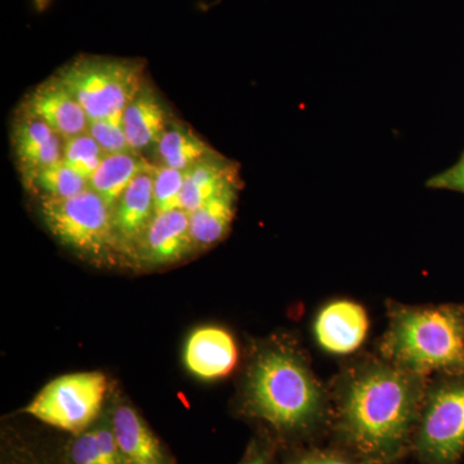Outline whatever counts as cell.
I'll return each mask as SVG.
<instances>
[{
	"label": "cell",
	"instance_id": "5",
	"mask_svg": "<svg viewBox=\"0 0 464 464\" xmlns=\"http://www.w3.org/2000/svg\"><path fill=\"white\" fill-rule=\"evenodd\" d=\"M411 454L420 464H462L464 372L429 380Z\"/></svg>",
	"mask_w": 464,
	"mask_h": 464
},
{
	"label": "cell",
	"instance_id": "1",
	"mask_svg": "<svg viewBox=\"0 0 464 464\" xmlns=\"http://www.w3.org/2000/svg\"><path fill=\"white\" fill-rule=\"evenodd\" d=\"M429 380L383 357L348 365L329 392L335 447L359 464H396L411 454Z\"/></svg>",
	"mask_w": 464,
	"mask_h": 464
},
{
	"label": "cell",
	"instance_id": "23",
	"mask_svg": "<svg viewBox=\"0 0 464 464\" xmlns=\"http://www.w3.org/2000/svg\"><path fill=\"white\" fill-rule=\"evenodd\" d=\"M154 208L155 215L182 209V191L185 172L164 166H154Z\"/></svg>",
	"mask_w": 464,
	"mask_h": 464
},
{
	"label": "cell",
	"instance_id": "8",
	"mask_svg": "<svg viewBox=\"0 0 464 464\" xmlns=\"http://www.w3.org/2000/svg\"><path fill=\"white\" fill-rule=\"evenodd\" d=\"M151 169L140 174L112 207V234L116 255L136 261L150 222L154 218V177Z\"/></svg>",
	"mask_w": 464,
	"mask_h": 464
},
{
	"label": "cell",
	"instance_id": "13",
	"mask_svg": "<svg viewBox=\"0 0 464 464\" xmlns=\"http://www.w3.org/2000/svg\"><path fill=\"white\" fill-rule=\"evenodd\" d=\"M369 332L365 308L350 299H337L317 314L314 333L326 353L348 355L362 346Z\"/></svg>",
	"mask_w": 464,
	"mask_h": 464
},
{
	"label": "cell",
	"instance_id": "24",
	"mask_svg": "<svg viewBox=\"0 0 464 464\" xmlns=\"http://www.w3.org/2000/svg\"><path fill=\"white\" fill-rule=\"evenodd\" d=\"M88 133L99 143L105 155L132 151L125 136L123 124L111 121H90Z\"/></svg>",
	"mask_w": 464,
	"mask_h": 464
},
{
	"label": "cell",
	"instance_id": "15",
	"mask_svg": "<svg viewBox=\"0 0 464 464\" xmlns=\"http://www.w3.org/2000/svg\"><path fill=\"white\" fill-rule=\"evenodd\" d=\"M169 123L170 115L166 105L148 83L125 108L121 119L130 150L137 154L157 145Z\"/></svg>",
	"mask_w": 464,
	"mask_h": 464
},
{
	"label": "cell",
	"instance_id": "19",
	"mask_svg": "<svg viewBox=\"0 0 464 464\" xmlns=\"http://www.w3.org/2000/svg\"><path fill=\"white\" fill-rule=\"evenodd\" d=\"M154 164H150L141 155L134 151L105 155L100 167L91 177L88 185L92 191L100 195L110 208L115 206L119 198L130 188V183L148 172Z\"/></svg>",
	"mask_w": 464,
	"mask_h": 464
},
{
	"label": "cell",
	"instance_id": "16",
	"mask_svg": "<svg viewBox=\"0 0 464 464\" xmlns=\"http://www.w3.org/2000/svg\"><path fill=\"white\" fill-rule=\"evenodd\" d=\"M237 168L221 155L204 159L185 172L181 208L188 215L226 188L239 185Z\"/></svg>",
	"mask_w": 464,
	"mask_h": 464
},
{
	"label": "cell",
	"instance_id": "9",
	"mask_svg": "<svg viewBox=\"0 0 464 464\" xmlns=\"http://www.w3.org/2000/svg\"><path fill=\"white\" fill-rule=\"evenodd\" d=\"M11 143L25 188L36 174L63 160V137L21 109L12 121Z\"/></svg>",
	"mask_w": 464,
	"mask_h": 464
},
{
	"label": "cell",
	"instance_id": "6",
	"mask_svg": "<svg viewBox=\"0 0 464 464\" xmlns=\"http://www.w3.org/2000/svg\"><path fill=\"white\" fill-rule=\"evenodd\" d=\"M41 199V215L48 230L63 246L93 262L115 255L112 208L91 188L72 198Z\"/></svg>",
	"mask_w": 464,
	"mask_h": 464
},
{
	"label": "cell",
	"instance_id": "12",
	"mask_svg": "<svg viewBox=\"0 0 464 464\" xmlns=\"http://www.w3.org/2000/svg\"><path fill=\"white\" fill-rule=\"evenodd\" d=\"M197 249L190 230V217L183 209L155 215L143 235L137 262L167 266L181 262Z\"/></svg>",
	"mask_w": 464,
	"mask_h": 464
},
{
	"label": "cell",
	"instance_id": "20",
	"mask_svg": "<svg viewBox=\"0 0 464 464\" xmlns=\"http://www.w3.org/2000/svg\"><path fill=\"white\" fill-rule=\"evenodd\" d=\"M157 154L160 166L186 170L218 154L200 139L188 125L170 121L157 143Z\"/></svg>",
	"mask_w": 464,
	"mask_h": 464
},
{
	"label": "cell",
	"instance_id": "22",
	"mask_svg": "<svg viewBox=\"0 0 464 464\" xmlns=\"http://www.w3.org/2000/svg\"><path fill=\"white\" fill-rule=\"evenodd\" d=\"M105 152L88 132L63 139V163L88 181L100 167Z\"/></svg>",
	"mask_w": 464,
	"mask_h": 464
},
{
	"label": "cell",
	"instance_id": "11",
	"mask_svg": "<svg viewBox=\"0 0 464 464\" xmlns=\"http://www.w3.org/2000/svg\"><path fill=\"white\" fill-rule=\"evenodd\" d=\"M109 411L124 464H177L172 454L130 402L114 400L109 405Z\"/></svg>",
	"mask_w": 464,
	"mask_h": 464
},
{
	"label": "cell",
	"instance_id": "7",
	"mask_svg": "<svg viewBox=\"0 0 464 464\" xmlns=\"http://www.w3.org/2000/svg\"><path fill=\"white\" fill-rule=\"evenodd\" d=\"M109 382L101 372L61 375L45 384L23 413L60 431L78 435L102 415Z\"/></svg>",
	"mask_w": 464,
	"mask_h": 464
},
{
	"label": "cell",
	"instance_id": "26",
	"mask_svg": "<svg viewBox=\"0 0 464 464\" xmlns=\"http://www.w3.org/2000/svg\"><path fill=\"white\" fill-rule=\"evenodd\" d=\"M2 464H63L60 456H45L38 449L30 447L24 441H9L3 450Z\"/></svg>",
	"mask_w": 464,
	"mask_h": 464
},
{
	"label": "cell",
	"instance_id": "14",
	"mask_svg": "<svg viewBox=\"0 0 464 464\" xmlns=\"http://www.w3.org/2000/svg\"><path fill=\"white\" fill-rule=\"evenodd\" d=\"M239 360L237 341L219 326H201L188 335L183 347V362L195 377L221 380L234 371Z\"/></svg>",
	"mask_w": 464,
	"mask_h": 464
},
{
	"label": "cell",
	"instance_id": "27",
	"mask_svg": "<svg viewBox=\"0 0 464 464\" xmlns=\"http://www.w3.org/2000/svg\"><path fill=\"white\" fill-rule=\"evenodd\" d=\"M277 450L279 447L276 442L262 432L252 439L237 464H276Z\"/></svg>",
	"mask_w": 464,
	"mask_h": 464
},
{
	"label": "cell",
	"instance_id": "28",
	"mask_svg": "<svg viewBox=\"0 0 464 464\" xmlns=\"http://www.w3.org/2000/svg\"><path fill=\"white\" fill-rule=\"evenodd\" d=\"M430 188H445V190H453L463 192L464 194V155L462 159L445 172L433 177L429 182Z\"/></svg>",
	"mask_w": 464,
	"mask_h": 464
},
{
	"label": "cell",
	"instance_id": "2",
	"mask_svg": "<svg viewBox=\"0 0 464 464\" xmlns=\"http://www.w3.org/2000/svg\"><path fill=\"white\" fill-rule=\"evenodd\" d=\"M240 413L264 426L277 447L302 448L329 430L331 395L293 342H265L250 359Z\"/></svg>",
	"mask_w": 464,
	"mask_h": 464
},
{
	"label": "cell",
	"instance_id": "25",
	"mask_svg": "<svg viewBox=\"0 0 464 464\" xmlns=\"http://www.w3.org/2000/svg\"><path fill=\"white\" fill-rule=\"evenodd\" d=\"M283 464H359L341 448H297Z\"/></svg>",
	"mask_w": 464,
	"mask_h": 464
},
{
	"label": "cell",
	"instance_id": "18",
	"mask_svg": "<svg viewBox=\"0 0 464 464\" xmlns=\"http://www.w3.org/2000/svg\"><path fill=\"white\" fill-rule=\"evenodd\" d=\"M239 185L226 188L190 213V230L197 249L209 248L230 231L237 209Z\"/></svg>",
	"mask_w": 464,
	"mask_h": 464
},
{
	"label": "cell",
	"instance_id": "3",
	"mask_svg": "<svg viewBox=\"0 0 464 464\" xmlns=\"http://www.w3.org/2000/svg\"><path fill=\"white\" fill-rule=\"evenodd\" d=\"M381 357L411 373L464 372V304L405 306L391 302Z\"/></svg>",
	"mask_w": 464,
	"mask_h": 464
},
{
	"label": "cell",
	"instance_id": "10",
	"mask_svg": "<svg viewBox=\"0 0 464 464\" xmlns=\"http://www.w3.org/2000/svg\"><path fill=\"white\" fill-rule=\"evenodd\" d=\"M18 109L47 124L63 139L88 132L90 119L83 108L54 75L27 93Z\"/></svg>",
	"mask_w": 464,
	"mask_h": 464
},
{
	"label": "cell",
	"instance_id": "4",
	"mask_svg": "<svg viewBox=\"0 0 464 464\" xmlns=\"http://www.w3.org/2000/svg\"><path fill=\"white\" fill-rule=\"evenodd\" d=\"M145 63L140 60L81 56L54 74L75 97L90 121L121 124L125 108L143 85Z\"/></svg>",
	"mask_w": 464,
	"mask_h": 464
},
{
	"label": "cell",
	"instance_id": "21",
	"mask_svg": "<svg viewBox=\"0 0 464 464\" xmlns=\"http://www.w3.org/2000/svg\"><path fill=\"white\" fill-rule=\"evenodd\" d=\"M27 190L35 192L39 198L63 199L81 194L90 188L88 179L67 167L63 160L53 166L45 168L34 177L26 186Z\"/></svg>",
	"mask_w": 464,
	"mask_h": 464
},
{
	"label": "cell",
	"instance_id": "17",
	"mask_svg": "<svg viewBox=\"0 0 464 464\" xmlns=\"http://www.w3.org/2000/svg\"><path fill=\"white\" fill-rule=\"evenodd\" d=\"M61 459L63 464H124L112 431L109 405L90 429L70 435L61 449Z\"/></svg>",
	"mask_w": 464,
	"mask_h": 464
}]
</instances>
